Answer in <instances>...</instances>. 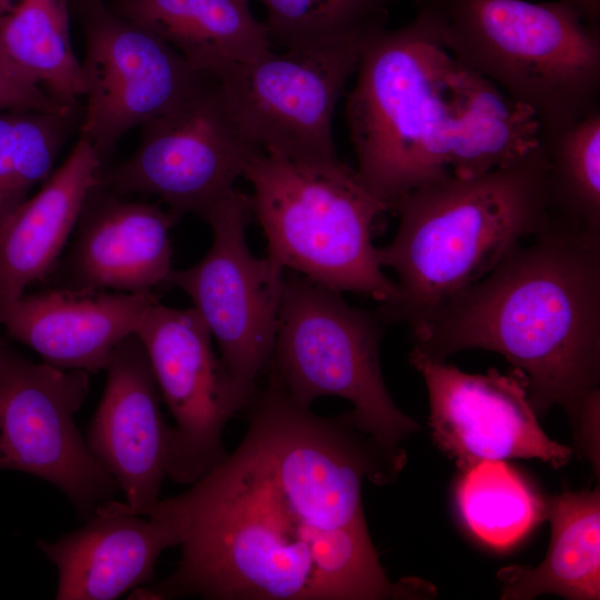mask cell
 <instances>
[{"label": "cell", "mask_w": 600, "mask_h": 600, "mask_svg": "<svg viewBox=\"0 0 600 600\" xmlns=\"http://www.w3.org/2000/svg\"><path fill=\"white\" fill-rule=\"evenodd\" d=\"M168 519L181 558L167 578L130 599L384 600L426 599L420 579L391 581L368 530L319 526L277 483L244 438L184 492L141 516Z\"/></svg>", "instance_id": "1"}, {"label": "cell", "mask_w": 600, "mask_h": 600, "mask_svg": "<svg viewBox=\"0 0 600 600\" xmlns=\"http://www.w3.org/2000/svg\"><path fill=\"white\" fill-rule=\"evenodd\" d=\"M436 359L468 349L502 354L528 381L537 414H568L599 470L600 233L550 216L486 277L409 323Z\"/></svg>", "instance_id": "2"}, {"label": "cell", "mask_w": 600, "mask_h": 600, "mask_svg": "<svg viewBox=\"0 0 600 600\" xmlns=\"http://www.w3.org/2000/svg\"><path fill=\"white\" fill-rule=\"evenodd\" d=\"M541 143L519 161L487 173L421 186L394 206L399 227L377 249L398 277L386 319L408 324L479 281L550 219Z\"/></svg>", "instance_id": "3"}, {"label": "cell", "mask_w": 600, "mask_h": 600, "mask_svg": "<svg viewBox=\"0 0 600 600\" xmlns=\"http://www.w3.org/2000/svg\"><path fill=\"white\" fill-rule=\"evenodd\" d=\"M427 34L533 112L541 131L600 110V30L572 0H416Z\"/></svg>", "instance_id": "4"}, {"label": "cell", "mask_w": 600, "mask_h": 600, "mask_svg": "<svg viewBox=\"0 0 600 600\" xmlns=\"http://www.w3.org/2000/svg\"><path fill=\"white\" fill-rule=\"evenodd\" d=\"M242 177L270 259L340 293H361L382 307L398 300L372 243L373 223L388 209L357 170L341 160L306 164L258 151Z\"/></svg>", "instance_id": "5"}, {"label": "cell", "mask_w": 600, "mask_h": 600, "mask_svg": "<svg viewBox=\"0 0 600 600\" xmlns=\"http://www.w3.org/2000/svg\"><path fill=\"white\" fill-rule=\"evenodd\" d=\"M450 54L417 19L383 28L360 56L346 118L360 179L388 210L449 177L441 143V86Z\"/></svg>", "instance_id": "6"}, {"label": "cell", "mask_w": 600, "mask_h": 600, "mask_svg": "<svg viewBox=\"0 0 600 600\" xmlns=\"http://www.w3.org/2000/svg\"><path fill=\"white\" fill-rule=\"evenodd\" d=\"M386 317L347 303L340 292L286 276L268 379L301 407L333 396L352 403L360 429L392 451L419 424L392 400L381 371Z\"/></svg>", "instance_id": "7"}, {"label": "cell", "mask_w": 600, "mask_h": 600, "mask_svg": "<svg viewBox=\"0 0 600 600\" xmlns=\"http://www.w3.org/2000/svg\"><path fill=\"white\" fill-rule=\"evenodd\" d=\"M374 32L328 48L270 50L210 77L252 147L298 163H334L340 161L332 136L334 109Z\"/></svg>", "instance_id": "8"}, {"label": "cell", "mask_w": 600, "mask_h": 600, "mask_svg": "<svg viewBox=\"0 0 600 600\" xmlns=\"http://www.w3.org/2000/svg\"><path fill=\"white\" fill-rule=\"evenodd\" d=\"M251 214L250 197L237 189L213 204L201 216L212 230L210 249L169 278V287L190 298L249 399L271 361L286 283L283 267L251 252L246 239Z\"/></svg>", "instance_id": "9"}, {"label": "cell", "mask_w": 600, "mask_h": 600, "mask_svg": "<svg viewBox=\"0 0 600 600\" xmlns=\"http://www.w3.org/2000/svg\"><path fill=\"white\" fill-rule=\"evenodd\" d=\"M89 388L87 371L33 362L0 341V470L50 482L86 520L119 489L73 420Z\"/></svg>", "instance_id": "10"}, {"label": "cell", "mask_w": 600, "mask_h": 600, "mask_svg": "<svg viewBox=\"0 0 600 600\" xmlns=\"http://www.w3.org/2000/svg\"><path fill=\"white\" fill-rule=\"evenodd\" d=\"M259 150L241 134L211 77L179 104L142 126L136 151L97 183L120 196L160 198L179 220L201 217L226 198Z\"/></svg>", "instance_id": "11"}, {"label": "cell", "mask_w": 600, "mask_h": 600, "mask_svg": "<svg viewBox=\"0 0 600 600\" xmlns=\"http://www.w3.org/2000/svg\"><path fill=\"white\" fill-rule=\"evenodd\" d=\"M176 424L170 427L167 477L191 484L222 462L227 422L249 398L239 389L199 313L153 302L136 332Z\"/></svg>", "instance_id": "12"}, {"label": "cell", "mask_w": 600, "mask_h": 600, "mask_svg": "<svg viewBox=\"0 0 600 600\" xmlns=\"http://www.w3.org/2000/svg\"><path fill=\"white\" fill-rule=\"evenodd\" d=\"M86 22L80 131L104 162L124 133L174 108L208 76L118 13L93 7Z\"/></svg>", "instance_id": "13"}, {"label": "cell", "mask_w": 600, "mask_h": 600, "mask_svg": "<svg viewBox=\"0 0 600 600\" xmlns=\"http://www.w3.org/2000/svg\"><path fill=\"white\" fill-rule=\"evenodd\" d=\"M409 362L427 386L432 439L462 471L513 458L539 459L556 469L570 461L572 449L540 427L521 371L467 373L414 347Z\"/></svg>", "instance_id": "14"}, {"label": "cell", "mask_w": 600, "mask_h": 600, "mask_svg": "<svg viewBox=\"0 0 600 600\" xmlns=\"http://www.w3.org/2000/svg\"><path fill=\"white\" fill-rule=\"evenodd\" d=\"M177 220L169 210L128 200L96 182L70 248L46 280L51 288L79 294L143 293L169 287L170 230Z\"/></svg>", "instance_id": "15"}, {"label": "cell", "mask_w": 600, "mask_h": 600, "mask_svg": "<svg viewBox=\"0 0 600 600\" xmlns=\"http://www.w3.org/2000/svg\"><path fill=\"white\" fill-rule=\"evenodd\" d=\"M107 381L89 423L87 444L126 496L116 506L141 516L159 500L167 477L170 427L160 410L147 352L136 333L113 351Z\"/></svg>", "instance_id": "16"}, {"label": "cell", "mask_w": 600, "mask_h": 600, "mask_svg": "<svg viewBox=\"0 0 600 600\" xmlns=\"http://www.w3.org/2000/svg\"><path fill=\"white\" fill-rule=\"evenodd\" d=\"M154 292L72 293L57 288L0 303L8 336L61 369L106 370L116 348L137 332Z\"/></svg>", "instance_id": "17"}, {"label": "cell", "mask_w": 600, "mask_h": 600, "mask_svg": "<svg viewBox=\"0 0 600 600\" xmlns=\"http://www.w3.org/2000/svg\"><path fill=\"white\" fill-rule=\"evenodd\" d=\"M140 518L112 500L100 503L87 523L39 549L56 566L58 600H111L154 581L160 554L179 544L171 522Z\"/></svg>", "instance_id": "18"}, {"label": "cell", "mask_w": 600, "mask_h": 600, "mask_svg": "<svg viewBox=\"0 0 600 600\" xmlns=\"http://www.w3.org/2000/svg\"><path fill=\"white\" fill-rule=\"evenodd\" d=\"M441 143L449 177L472 178L510 166L540 143L532 111L451 56L441 86Z\"/></svg>", "instance_id": "19"}, {"label": "cell", "mask_w": 600, "mask_h": 600, "mask_svg": "<svg viewBox=\"0 0 600 600\" xmlns=\"http://www.w3.org/2000/svg\"><path fill=\"white\" fill-rule=\"evenodd\" d=\"M103 162L80 137L67 159L0 227V303L48 278Z\"/></svg>", "instance_id": "20"}, {"label": "cell", "mask_w": 600, "mask_h": 600, "mask_svg": "<svg viewBox=\"0 0 600 600\" xmlns=\"http://www.w3.org/2000/svg\"><path fill=\"white\" fill-rule=\"evenodd\" d=\"M117 11L209 77L271 50L268 29L253 17L248 0H118Z\"/></svg>", "instance_id": "21"}, {"label": "cell", "mask_w": 600, "mask_h": 600, "mask_svg": "<svg viewBox=\"0 0 600 600\" xmlns=\"http://www.w3.org/2000/svg\"><path fill=\"white\" fill-rule=\"evenodd\" d=\"M551 540L534 567L509 566L498 572L502 600L556 594L570 600L600 598V492L562 491L546 508Z\"/></svg>", "instance_id": "22"}, {"label": "cell", "mask_w": 600, "mask_h": 600, "mask_svg": "<svg viewBox=\"0 0 600 600\" xmlns=\"http://www.w3.org/2000/svg\"><path fill=\"white\" fill-rule=\"evenodd\" d=\"M0 47L57 102L76 106L84 96L81 62L70 39L67 0H20L0 18Z\"/></svg>", "instance_id": "23"}, {"label": "cell", "mask_w": 600, "mask_h": 600, "mask_svg": "<svg viewBox=\"0 0 600 600\" xmlns=\"http://www.w3.org/2000/svg\"><path fill=\"white\" fill-rule=\"evenodd\" d=\"M551 216L600 233V110L551 131H541Z\"/></svg>", "instance_id": "24"}, {"label": "cell", "mask_w": 600, "mask_h": 600, "mask_svg": "<svg viewBox=\"0 0 600 600\" xmlns=\"http://www.w3.org/2000/svg\"><path fill=\"white\" fill-rule=\"evenodd\" d=\"M456 502L470 532L497 549L521 540L546 516L539 497L503 460L481 461L463 470Z\"/></svg>", "instance_id": "25"}, {"label": "cell", "mask_w": 600, "mask_h": 600, "mask_svg": "<svg viewBox=\"0 0 600 600\" xmlns=\"http://www.w3.org/2000/svg\"><path fill=\"white\" fill-rule=\"evenodd\" d=\"M76 113V106L0 111V227L51 174Z\"/></svg>", "instance_id": "26"}, {"label": "cell", "mask_w": 600, "mask_h": 600, "mask_svg": "<svg viewBox=\"0 0 600 600\" xmlns=\"http://www.w3.org/2000/svg\"><path fill=\"white\" fill-rule=\"evenodd\" d=\"M271 43L289 51L338 46L384 26L393 0H259Z\"/></svg>", "instance_id": "27"}, {"label": "cell", "mask_w": 600, "mask_h": 600, "mask_svg": "<svg viewBox=\"0 0 600 600\" xmlns=\"http://www.w3.org/2000/svg\"><path fill=\"white\" fill-rule=\"evenodd\" d=\"M67 107L53 100L40 86L23 74L0 47V111L60 110Z\"/></svg>", "instance_id": "28"}, {"label": "cell", "mask_w": 600, "mask_h": 600, "mask_svg": "<svg viewBox=\"0 0 600 600\" xmlns=\"http://www.w3.org/2000/svg\"><path fill=\"white\" fill-rule=\"evenodd\" d=\"M576 2L584 14L592 21L597 22L600 14V0H572Z\"/></svg>", "instance_id": "29"}, {"label": "cell", "mask_w": 600, "mask_h": 600, "mask_svg": "<svg viewBox=\"0 0 600 600\" xmlns=\"http://www.w3.org/2000/svg\"><path fill=\"white\" fill-rule=\"evenodd\" d=\"M20 0H0V18L8 14Z\"/></svg>", "instance_id": "30"}]
</instances>
